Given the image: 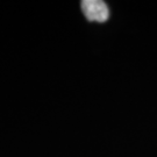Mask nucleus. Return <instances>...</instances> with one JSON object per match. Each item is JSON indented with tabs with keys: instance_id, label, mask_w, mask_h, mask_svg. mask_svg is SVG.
<instances>
[{
	"instance_id": "f257e3e1",
	"label": "nucleus",
	"mask_w": 157,
	"mask_h": 157,
	"mask_svg": "<svg viewBox=\"0 0 157 157\" xmlns=\"http://www.w3.org/2000/svg\"><path fill=\"white\" fill-rule=\"evenodd\" d=\"M82 11L89 21L106 22L109 17V10L105 1L101 0H83L80 2Z\"/></svg>"
}]
</instances>
